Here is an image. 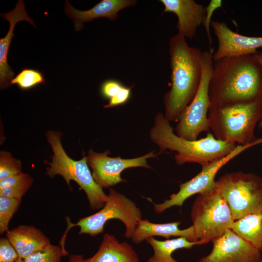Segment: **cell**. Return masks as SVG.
<instances>
[{"label": "cell", "mask_w": 262, "mask_h": 262, "mask_svg": "<svg viewBox=\"0 0 262 262\" xmlns=\"http://www.w3.org/2000/svg\"><path fill=\"white\" fill-rule=\"evenodd\" d=\"M261 144H262V137L258 141L251 144L245 146L237 145L228 155L202 166L201 171L190 180L180 184L179 191L171 195L169 199L160 204L154 203L155 212L161 213L172 207H181L184 201L192 196L214 189L215 176L224 165L246 149Z\"/></svg>", "instance_id": "30bf717a"}, {"label": "cell", "mask_w": 262, "mask_h": 262, "mask_svg": "<svg viewBox=\"0 0 262 262\" xmlns=\"http://www.w3.org/2000/svg\"><path fill=\"white\" fill-rule=\"evenodd\" d=\"M0 16L10 23L6 35L0 39V85L3 89L11 85L10 82L15 76L14 71L8 64L7 56L12 39L15 36L14 31L16 24L25 20L35 27L36 26L34 21L28 15L23 0H19L13 10L5 14H0Z\"/></svg>", "instance_id": "2e32d148"}, {"label": "cell", "mask_w": 262, "mask_h": 262, "mask_svg": "<svg viewBox=\"0 0 262 262\" xmlns=\"http://www.w3.org/2000/svg\"><path fill=\"white\" fill-rule=\"evenodd\" d=\"M116 219L126 228L124 236L131 238L138 221L142 219V212L136 204L123 194L110 188L105 205L96 213L82 218L76 224L66 220L67 230L72 227L80 228L79 234L95 236L103 233L106 223Z\"/></svg>", "instance_id": "ba28073f"}, {"label": "cell", "mask_w": 262, "mask_h": 262, "mask_svg": "<svg viewBox=\"0 0 262 262\" xmlns=\"http://www.w3.org/2000/svg\"><path fill=\"white\" fill-rule=\"evenodd\" d=\"M19 256L6 237L0 239V262H16Z\"/></svg>", "instance_id": "4316f807"}, {"label": "cell", "mask_w": 262, "mask_h": 262, "mask_svg": "<svg viewBox=\"0 0 262 262\" xmlns=\"http://www.w3.org/2000/svg\"><path fill=\"white\" fill-rule=\"evenodd\" d=\"M234 221L262 210V179L252 173H227L215 181Z\"/></svg>", "instance_id": "8992f818"}, {"label": "cell", "mask_w": 262, "mask_h": 262, "mask_svg": "<svg viewBox=\"0 0 262 262\" xmlns=\"http://www.w3.org/2000/svg\"><path fill=\"white\" fill-rule=\"evenodd\" d=\"M262 117V96L253 100L211 106L208 118L210 131L218 140L247 145L258 141L254 134Z\"/></svg>", "instance_id": "277c9868"}, {"label": "cell", "mask_w": 262, "mask_h": 262, "mask_svg": "<svg viewBox=\"0 0 262 262\" xmlns=\"http://www.w3.org/2000/svg\"><path fill=\"white\" fill-rule=\"evenodd\" d=\"M46 82L43 73L38 70L25 68L11 81V84H16L23 90H27Z\"/></svg>", "instance_id": "603a6c76"}, {"label": "cell", "mask_w": 262, "mask_h": 262, "mask_svg": "<svg viewBox=\"0 0 262 262\" xmlns=\"http://www.w3.org/2000/svg\"><path fill=\"white\" fill-rule=\"evenodd\" d=\"M169 53L171 88L164 98V116L169 122H178L200 86L202 51L190 47L185 38L177 33L169 40Z\"/></svg>", "instance_id": "7a4b0ae2"}, {"label": "cell", "mask_w": 262, "mask_h": 262, "mask_svg": "<svg viewBox=\"0 0 262 262\" xmlns=\"http://www.w3.org/2000/svg\"><path fill=\"white\" fill-rule=\"evenodd\" d=\"M222 0H211L205 7L206 15L202 25L204 27L210 46L213 43L210 31L211 18L214 12L222 6Z\"/></svg>", "instance_id": "83f0119b"}, {"label": "cell", "mask_w": 262, "mask_h": 262, "mask_svg": "<svg viewBox=\"0 0 262 262\" xmlns=\"http://www.w3.org/2000/svg\"><path fill=\"white\" fill-rule=\"evenodd\" d=\"M146 241L151 246L153 255L147 262H179L176 261L172 254L176 250L182 248L190 249L196 245H201L199 241L191 242L185 237L159 241L150 237Z\"/></svg>", "instance_id": "ffe728a7"}, {"label": "cell", "mask_w": 262, "mask_h": 262, "mask_svg": "<svg viewBox=\"0 0 262 262\" xmlns=\"http://www.w3.org/2000/svg\"><path fill=\"white\" fill-rule=\"evenodd\" d=\"M191 217L195 237L201 245L231 229L235 221L227 203L215 188L198 195L192 205Z\"/></svg>", "instance_id": "52a82bcc"}, {"label": "cell", "mask_w": 262, "mask_h": 262, "mask_svg": "<svg viewBox=\"0 0 262 262\" xmlns=\"http://www.w3.org/2000/svg\"><path fill=\"white\" fill-rule=\"evenodd\" d=\"M231 229L262 252V210L235 221Z\"/></svg>", "instance_id": "44dd1931"}, {"label": "cell", "mask_w": 262, "mask_h": 262, "mask_svg": "<svg viewBox=\"0 0 262 262\" xmlns=\"http://www.w3.org/2000/svg\"><path fill=\"white\" fill-rule=\"evenodd\" d=\"M262 96V66L253 54L213 62L209 84L211 106L253 100Z\"/></svg>", "instance_id": "6da1fadb"}, {"label": "cell", "mask_w": 262, "mask_h": 262, "mask_svg": "<svg viewBox=\"0 0 262 262\" xmlns=\"http://www.w3.org/2000/svg\"><path fill=\"white\" fill-rule=\"evenodd\" d=\"M257 61L261 64L262 66V51H258L257 53L253 54ZM258 127L262 130V117L258 123Z\"/></svg>", "instance_id": "4dcf8cb0"}, {"label": "cell", "mask_w": 262, "mask_h": 262, "mask_svg": "<svg viewBox=\"0 0 262 262\" xmlns=\"http://www.w3.org/2000/svg\"><path fill=\"white\" fill-rule=\"evenodd\" d=\"M149 137L158 146L160 153L166 150L176 152L174 159L179 165L186 163L204 165L228 155L237 146L216 139L211 132L206 137L196 140L179 137L174 132L170 122L160 113L155 117Z\"/></svg>", "instance_id": "3957f363"}, {"label": "cell", "mask_w": 262, "mask_h": 262, "mask_svg": "<svg viewBox=\"0 0 262 262\" xmlns=\"http://www.w3.org/2000/svg\"><path fill=\"white\" fill-rule=\"evenodd\" d=\"M211 27L218 41L216 50L213 52V62L235 56L254 54L262 48V36L243 35L234 32L224 22L212 20Z\"/></svg>", "instance_id": "4fadbf2b"}, {"label": "cell", "mask_w": 262, "mask_h": 262, "mask_svg": "<svg viewBox=\"0 0 262 262\" xmlns=\"http://www.w3.org/2000/svg\"><path fill=\"white\" fill-rule=\"evenodd\" d=\"M6 237L18 256L25 259L50 244L49 239L32 225H20L10 229Z\"/></svg>", "instance_id": "e0dca14e"}, {"label": "cell", "mask_w": 262, "mask_h": 262, "mask_svg": "<svg viewBox=\"0 0 262 262\" xmlns=\"http://www.w3.org/2000/svg\"><path fill=\"white\" fill-rule=\"evenodd\" d=\"M261 262H262V260H261Z\"/></svg>", "instance_id": "836d02e7"}, {"label": "cell", "mask_w": 262, "mask_h": 262, "mask_svg": "<svg viewBox=\"0 0 262 262\" xmlns=\"http://www.w3.org/2000/svg\"><path fill=\"white\" fill-rule=\"evenodd\" d=\"M210 253L198 262H261V252L231 229L212 242Z\"/></svg>", "instance_id": "7c38bea8"}, {"label": "cell", "mask_w": 262, "mask_h": 262, "mask_svg": "<svg viewBox=\"0 0 262 262\" xmlns=\"http://www.w3.org/2000/svg\"><path fill=\"white\" fill-rule=\"evenodd\" d=\"M110 152L107 150L102 153H98L91 149L86 157L87 164L92 169L94 180L102 188L126 181L121 177V173L126 169L138 167L150 168L147 160L156 157L160 153L152 151L139 157L123 159L120 157H109Z\"/></svg>", "instance_id": "8fae6325"}, {"label": "cell", "mask_w": 262, "mask_h": 262, "mask_svg": "<svg viewBox=\"0 0 262 262\" xmlns=\"http://www.w3.org/2000/svg\"><path fill=\"white\" fill-rule=\"evenodd\" d=\"M33 179L22 172L0 180V196L22 199Z\"/></svg>", "instance_id": "7402d4cb"}, {"label": "cell", "mask_w": 262, "mask_h": 262, "mask_svg": "<svg viewBox=\"0 0 262 262\" xmlns=\"http://www.w3.org/2000/svg\"><path fill=\"white\" fill-rule=\"evenodd\" d=\"M21 172L20 161L14 158L10 152L1 151L0 153V180Z\"/></svg>", "instance_id": "484cf974"}, {"label": "cell", "mask_w": 262, "mask_h": 262, "mask_svg": "<svg viewBox=\"0 0 262 262\" xmlns=\"http://www.w3.org/2000/svg\"><path fill=\"white\" fill-rule=\"evenodd\" d=\"M181 222L176 221L167 223H154L147 219L140 220L131 237L135 244L154 236H161L168 239L171 236L182 237L191 242L197 241L195 237L193 226L180 229L179 226Z\"/></svg>", "instance_id": "ac0fdd59"}, {"label": "cell", "mask_w": 262, "mask_h": 262, "mask_svg": "<svg viewBox=\"0 0 262 262\" xmlns=\"http://www.w3.org/2000/svg\"><path fill=\"white\" fill-rule=\"evenodd\" d=\"M124 85L115 79H108L104 81L100 86V93L105 99H110L115 96Z\"/></svg>", "instance_id": "f1b7e54d"}, {"label": "cell", "mask_w": 262, "mask_h": 262, "mask_svg": "<svg viewBox=\"0 0 262 262\" xmlns=\"http://www.w3.org/2000/svg\"><path fill=\"white\" fill-rule=\"evenodd\" d=\"M82 262H140L139 257L129 243L119 242L113 235L105 233L97 252Z\"/></svg>", "instance_id": "d6986e66"}, {"label": "cell", "mask_w": 262, "mask_h": 262, "mask_svg": "<svg viewBox=\"0 0 262 262\" xmlns=\"http://www.w3.org/2000/svg\"><path fill=\"white\" fill-rule=\"evenodd\" d=\"M83 255H70L68 262H82L83 259Z\"/></svg>", "instance_id": "1f68e13d"}, {"label": "cell", "mask_w": 262, "mask_h": 262, "mask_svg": "<svg viewBox=\"0 0 262 262\" xmlns=\"http://www.w3.org/2000/svg\"><path fill=\"white\" fill-rule=\"evenodd\" d=\"M213 50L202 53V75L197 92L190 104L180 116L176 127V134L189 140H196L202 132L210 131L208 114L210 107L209 84L213 61Z\"/></svg>", "instance_id": "9c48e42d"}, {"label": "cell", "mask_w": 262, "mask_h": 262, "mask_svg": "<svg viewBox=\"0 0 262 262\" xmlns=\"http://www.w3.org/2000/svg\"><path fill=\"white\" fill-rule=\"evenodd\" d=\"M131 94V87L123 86L119 92L109 100L104 108H109L123 105L128 101Z\"/></svg>", "instance_id": "f546056e"}, {"label": "cell", "mask_w": 262, "mask_h": 262, "mask_svg": "<svg viewBox=\"0 0 262 262\" xmlns=\"http://www.w3.org/2000/svg\"><path fill=\"white\" fill-rule=\"evenodd\" d=\"M61 136L59 132L53 131L46 133L53 153L51 162H46L49 165L46 174L50 178L62 176L71 190L70 181H75L85 193L90 209L100 210L106 203L107 195L94 180L85 155L78 161L71 159L63 147Z\"/></svg>", "instance_id": "5b68a950"}, {"label": "cell", "mask_w": 262, "mask_h": 262, "mask_svg": "<svg viewBox=\"0 0 262 262\" xmlns=\"http://www.w3.org/2000/svg\"><path fill=\"white\" fill-rule=\"evenodd\" d=\"M134 0H102L92 8L87 10H79L71 6L68 0H66L65 12L73 21L76 31L83 28V24L99 17H106L112 21L118 17V13L123 9L136 4Z\"/></svg>", "instance_id": "9a60e30c"}, {"label": "cell", "mask_w": 262, "mask_h": 262, "mask_svg": "<svg viewBox=\"0 0 262 262\" xmlns=\"http://www.w3.org/2000/svg\"><path fill=\"white\" fill-rule=\"evenodd\" d=\"M62 256L61 246L50 244L24 260L25 262H61Z\"/></svg>", "instance_id": "d4e9b609"}, {"label": "cell", "mask_w": 262, "mask_h": 262, "mask_svg": "<svg viewBox=\"0 0 262 262\" xmlns=\"http://www.w3.org/2000/svg\"><path fill=\"white\" fill-rule=\"evenodd\" d=\"M16 262H25V261L23 259L19 257L18 258L16 261Z\"/></svg>", "instance_id": "d6a6232c"}, {"label": "cell", "mask_w": 262, "mask_h": 262, "mask_svg": "<svg viewBox=\"0 0 262 262\" xmlns=\"http://www.w3.org/2000/svg\"><path fill=\"white\" fill-rule=\"evenodd\" d=\"M164 5V13L172 12L177 16L178 33L185 38H193L203 24L205 7L194 0H160Z\"/></svg>", "instance_id": "5bb4252c"}, {"label": "cell", "mask_w": 262, "mask_h": 262, "mask_svg": "<svg viewBox=\"0 0 262 262\" xmlns=\"http://www.w3.org/2000/svg\"><path fill=\"white\" fill-rule=\"evenodd\" d=\"M22 199L0 196V234L7 232L9 224L18 210Z\"/></svg>", "instance_id": "cb8c5ba5"}]
</instances>
